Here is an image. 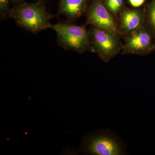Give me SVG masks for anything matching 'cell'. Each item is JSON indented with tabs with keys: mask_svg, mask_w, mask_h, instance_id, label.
Wrapping results in <instances>:
<instances>
[{
	"mask_svg": "<svg viewBox=\"0 0 155 155\" xmlns=\"http://www.w3.org/2000/svg\"><path fill=\"white\" fill-rule=\"evenodd\" d=\"M155 50V38L147 25L125 36L122 54L144 55Z\"/></svg>",
	"mask_w": 155,
	"mask_h": 155,
	"instance_id": "4",
	"label": "cell"
},
{
	"mask_svg": "<svg viewBox=\"0 0 155 155\" xmlns=\"http://www.w3.org/2000/svg\"><path fill=\"white\" fill-rule=\"evenodd\" d=\"M51 28L56 31L58 42L65 49L79 53L94 52L89 32L84 26L60 23L52 25Z\"/></svg>",
	"mask_w": 155,
	"mask_h": 155,
	"instance_id": "2",
	"label": "cell"
},
{
	"mask_svg": "<svg viewBox=\"0 0 155 155\" xmlns=\"http://www.w3.org/2000/svg\"><path fill=\"white\" fill-rule=\"evenodd\" d=\"M11 1H13V2H14L19 3V4H20V3L22 2L23 0H11Z\"/></svg>",
	"mask_w": 155,
	"mask_h": 155,
	"instance_id": "13",
	"label": "cell"
},
{
	"mask_svg": "<svg viewBox=\"0 0 155 155\" xmlns=\"http://www.w3.org/2000/svg\"><path fill=\"white\" fill-rule=\"evenodd\" d=\"M87 11V24L107 29L120 36L119 26L103 0H92Z\"/></svg>",
	"mask_w": 155,
	"mask_h": 155,
	"instance_id": "5",
	"label": "cell"
},
{
	"mask_svg": "<svg viewBox=\"0 0 155 155\" xmlns=\"http://www.w3.org/2000/svg\"><path fill=\"white\" fill-rule=\"evenodd\" d=\"M108 11L115 17H117L123 10L124 0H103Z\"/></svg>",
	"mask_w": 155,
	"mask_h": 155,
	"instance_id": "10",
	"label": "cell"
},
{
	"mask_svg": "<svg viewBox=\"0 0 155 155\" xmlns=\"http://www.w3.org/2000/svg\"><path fill=\"white\" fill-rule=\"evenodd\" d=\"M119 16L120 35L126 36L140 28L145 22V12L140 9H123Z\"/></svg>",
	"mask_w": 155,
	"mask_h": 155,
	"instance_id": "7",
	"label": "cell"
},
{
	"mask_svg": "<svg viewBox=\"0 0 155 155\" xmlns=\"http://www.w3.org/2000/svg\"><path fill=\"white\" fill-rule=\"evenodd\" d=\"M89 32L94 52L104 62H109L122 51L119 36L112 31L91 25Z\"/></svg>",
	"mask_w": 155,
	"mask_h": 155,
	"instance_id": "3",
	"label": "cell"
},
{
	"mask_svg": "<svg viewBox=\"0 0 155 155\" xmlns=\"http://www.w3.org/2000/svg\"><path fill=\"white\" fill-rule=\"evenodd\" d=\"M89 153L97 155H119L124 153L122 145L118 140L108 133H101L91 137L85 143Z\"/></svg>",
	"mask_w": 155,
	"mask_h": 155,
	"instance_id": "6",
	"label": "cell"
},
{
	"mask_svg": "<svg viewBox=\"0 0 155 155\" xmlns=\"http://www.w3.org/2000/svg\"><path fill=\"white\" fill-rule=\"evenodd\" d=\"M129 3L134 8H138L142 5L145 0H128Z\"/></svg>",
	"mask_w": 155,
	"mask_h": 155,
	"instance_id": "12",
	"label": "cell"
},
{
	"mask_svg": "<svg viewBox=\"0 0 155 155\" xmlns=\"http://www.w3.org/2000/svg\"><path fill=\"white\" fill-rule=\"evenodd\" d=\"M10 1V0H0V9L3 14L8 11Z\"/></svg>",
	"mask_w": 155,
	"mask_h": 155,
	"instance_id": "11",
	"label": "cell"
},
{
	"mask_svg": "<svg viewBox=\"0 0 155 155\" xmlns=\"http://www.w3.org/2000/svg\"><path fill=\"white\" fill-rule=\"evenodd\" d=\"M88 0H60V13L69 20L78 19L87 11Z\"/></svg>",
	"mask_w": 155,
	"mask_h": 155,
	"instance_id": "8",
	"label": "cell"
},
{
	"mask_svg": "<svg viewBox=\"0 0 155 155\" xmlns=\"http://www.w3.org/2000/svg\"><path fill=\"white\" fill-rule=\"evenodd\" d=\"M8 15L17 25L32 32L51 28L50 21L54 17L47 11L41 1L31 4L20 3L10 10Z\"/></svg>",
	"mask_w": 155,
	"mask_h": 155,
	"instance_id": "1",
	"label": "cell"
},
{
	"mask_svg": "<svg viewBox=\"0 0 155 155\" xmlns=\"http://www.w3.org/2000/svg\"><path fill=\"white\" fill-rule=\"evenodd\" d=\"M145 21L155 38V0H151L147 8L145 11Z\"/></svg>",
	"mask_w": 155,
	"mask_h": 155,
	"instance_id": "9",
	"label": "cell"
}]
</instances>
